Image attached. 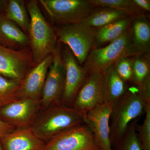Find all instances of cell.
Segmentation results:
<instances>
[{
  "label": "cell",
  "mask_w": 150,
  "mask_h": 150,
  "mask_svg": "<svg viewBox=\"0 0 150 150\" xmlns=\"http://www.w3.org/2000/svg\"><path fill=\"white\" fill-rule=\"evenodd\" d=\"M21 82L0 75V108L16 100V93Z\"/></svg>",
  "instance_id": "obj_24"
},
{
  "label": "cell",
  "mask_w": 150,
  "mask_h": 150,
  "mask_svg": "<svg viewBox=\"0 0 150 150\" xmlns=\"http://www.w3.org/2000/svg\"><path fill=\"white\" fill-rule=\"evenodd\" d=\"M16 129L13 126L0 121V139Z\"/></svg>",
  "instance_id": "obj_29"
},
{
  "label": "cell",
  "mask_w": 150,
  "mask_h": 150,
  "mask_svg": "<svg viewBox=\"0 0 150 150\" xmlns=\"http://www.w3.org/2000/svg\"><path fill=\"white\" fill-rule=\"evenodd\" d=\"M54 29L58 42L68 46L83 65L94 46L96 28L79 22L55 25Z\"/></svg>",
  "instance_id": "obj_4"
},
{
  "label": "cell",
  "mask_w": 150,
  "mask_h": 150,
  "mask_svg": "<svg viewBox=\"0 0 150 150\" xmlns=\"http://www.w3.org/2000/svg\"><path fill=\"white\" fill-rule=\"evenodd\" d=\"M99 148L91 129L83 124L57 134L46 143L43 150H96Z\"/></svg>",
  "instance_id": "obj_8"
},
{
  "label": "cell",
  "mask_w": 150,
  "mask_h": 150,
  "mask_svg": "<svg viewBox=\"0 0 150 150\" xmlns=\"http://www.w3.org/2000/svg\"><path fill=\"white\" fill-rule=\"evenodd\" d=\"M131 16L127 13L106 7H96L88 16L81 22L97 28Z\"/></svg>",
  "instance_id": "obj_19"
},
{
  "label": "cell",
  "mask_w": 150,
  "mask_h": 150,
  "mask_svg": "<svg viewBox=\"0 0 150 150\" xmlns=\"http://www.w3.org/2000/svg\"><path fill=\"white\" fill-rule=\"evenodd\" d=\"M40 109V100H17L0 108V121L16 129L30 128Z\"/></svg>",
  "instance_id": "obj_10"
},
{
  "label": "cell",
  "mask_w": 150,
  "mask_h": 150,
  "mask_svg": "<svg viewBox=\"0 0 150 150\" xmlns=\"http://www.w3.org/2000/svg\"><path fill=\"white\" fill-rule=\"evenodd\" d=\"M132 1L141 10L150 11V0H132Z\"/></svg>",
  "instance_id": "obj_28"
},
{
  "label": "cell",
  "mask_w": 150,
  "mask_h": 150,
  "mask_svg": "<svg viewBox=\"0 0 150 150\" xmlns=\"http://www.w3.org/2000/svg\"><path fill=\"white\" fill-rule=\"evenodd\" d=\"M8 0H0V15H4Z\"/></svg>",
  "instance_id": "obj_30"
},
{
  "label": "cell",
  "mask_w": 150,
  "mask_h": 150,
  "mask_svg": "<svg viewBox=\"0 0 150 150\" xmlns=\"http://www.w3.org/2000/svg\"><path fill=\"white\" fill-rule=\"evenodd\" d=\"M53 59L52 54L30 70L17 91L16 100L31 99L40 101L46 76Z\"/></svg>",
  "instance_id": "obj_13"
},
{
  "label": "cell",
  "mask_w": 150,
  "mask_h": 150,
  "mask_svg": "<svg viewBox=\"0 0 150 150\" xmlns=\"http://www.w3.org/2000/svg\"><path fill=\"white\" fill-rule=\"evenodd\" d=\"M103 75L104 103L112 106L126 93L128 84L118 76L113 65L105 70Z\"/></svg>",
  "instance_id": "obj_18"
},
{
  "label": "cell",
  "mask_w": 150,
  "mask_h": 150,
  "mask_svg": "<svg viewBox=\"0 0 150 150\" xmlns=\"http://www.w3.org/2000/svg\"><path fill=\"white\" fill-rule=\"evenodd\" d=\"M145 104L136 87L126 93L112 106L110 118V139L112 149L118 144L127 127L144 112Z\"/></svg>",
  "instance_id": "obj_3"
},
{
  "label": "cell",
  "mask_w": 150,
  "mask_h": 150,
  "mask_svg": "<svg viewBox=\"0 0 150 150\" xmlns=\"http://www.w3.org/2000/svg\"><path fill=\"white\" fill-rule=\"evenodd\" d=\"M55 25L81 22L96 7L90 0H40Z\"/></svg>",
  "instance_id": "obj_5"
},
{
  "label": "cell",
  "mask_w": 150,
  "mask_h": 150,
  "mask_svg": "<svg viewBox=\"0 0 150 150\" xmlns=\"http://www.w3.org/2000/svg\"><path fill=\"white\" fill-rule=\"evenodd\" d=\"M62 43L58 42L53 53L40 101V110L61 103L64 88L65 70L61 54Z\"/></svg>",
  "instance_id": "obj_7"
},
{
  "label": "cell",
  "mask_w": 150,
  "mask_h": 150,
  "mask_svg": "<svg viewBox=\"0 0 150 150\" xmlns=\"http://www.w3.org/2000/svg\"><path fill=\"white\" fill-rule=\"evenodd\" d=\"M3 150H43L46 143L30 128L16 129L0 139Z\"/></svg>",
  "instance_id": "obj_15"
},
{
  "label": "cell",
  "mask_w": 150,
  "mask_h": 150,
  "mask_svg": "<svg viewBox=\"0 0 150 150\" xmlns=\"http://www.w3.org/2000/svg\"><path fill=\"white\" fill-rule=\"evenodd\" d=\"M86 113L57 103L39 110L30 128L38 138L47 143L64 130L85 124Z\"/></svg>",
  "instance_id": "obj_1"
},
{
  "label": "cell",
  "mask_w": 150,
  "mask_h": 150,
  "mask_svg": "<svg viewBox=\"0 0 150 150\" xmlns=\"http://www.w3.org/2000/svg\"><path fill=\"white\" fill-rule=\"evenodd\" d=\"M4 16L17 25L28 35L30 18L24 1L8 0Z\"/></svg>",
  "instance_id": "obj_21"
},
{
  "label": "cell",
  "mask_w": 150,
  "mask_h": 150,
  "mask_svg": "<svg viewBox=\"0 0 150 150\" xmlns=\"http://www.w3.org/2000/svg\"><path fill=\"white\" fill-rule=\"evenodd\" d=\"M96 7H106L123 11L131 16L143 13L132 0H90Z\"/></svg>",
  "instance_id": "obj_25"
},
{
  "label": "cell",
  "mask_w": 150,
  "mask_h": 150,
  "mask_svg": "<svg viewBox=\"0 0 150 150\" xmlns=\"http://www.w3.org/2000/svg\"><path fill=\"white\" fill-rule=\"evenodd\" d=\"M140 118H136L129 123L123 137L112 150H143L136 129Z\"/></svg>",
  "instance_id": "obj_23"
},
{
  "label": "cell",
  "mask_w": 150,
  "mask_h": 150,
  "mask_svg": "<svg viewBox=\"0 0 150 150\" xmlns=\"http://www.w3.org/2000/svg\"><path fill=\"white\" fill-rule=\"evenodd\" d=\"M135 16L129 17L97 28L93 48H100L120 37L129 29Z\"/></svg>",
  "instance_id": "obj_20"
},
{
  "label": "cell",
  "mask_w": 150,
  "mask_h": 150,
  "mask_svg": "<svg viewBox=\"0 0 150 150\" xmlns=\"http://www.w3.org/2000/svg\"><path fill=\"white\" fill-rule=\"evenodd\" d=\"M26 6L30 18L28 36L34 67L53 54L58 39L54 28L40 11L38 1H30Z\"/></svg>",
  "instance_id": "obj_2"
},
{
  "label": "cell",
  "mask_w": 150,
  "mask_h": 150,
  "mask_svg": "<svg viewBox=\"0 0 150 150\" xmlns=\"http://www.w3.org/2000/svg\"><path fill=\"white\" fill-rule=\"evenodd\" d=\"M130 26L126 32L116 40L104 47L93 48L83 65L89 71L103 73L118 60L125 57H132L130 44Z\"/></svg>",
  "instance_id": "obj_6"
},
{
  "label": "cell",
  "mask_w": 150,
  "mask_h": 150,
  "mask_svg": "<svg viewBox=\"0 0 150 150\" xmlns=\"http://www.w3.org/2000/svg\"><path fill=\"white\" fill-rule=\"evenodd\" d=\"M96 150H103L101 149H100V148H99V149H96Z\"/></svg>",
  "instance_id": "obj_32"
},
{
  "label": "cell",
  "mask_w": 150,
  "mask_h": 150,
  "mask_svg": "<svg viewBox=\"0 0 150 150\" xmlns=\"http://www.w3.org/2000/svg\"><path fill=\"white\" fill-rule=\"evenodd\" d=\"M113 65L118 76L126 83H131L133 73L132 57H123L115 62Z\"/></svg>",
  "instance_id": "obj_27"
},
{
  "label": "cell",
  "mask_w": 150,
  "mask_h": 150,
  "mask_svg": "<svg viewBox=\"0 0 150 150\" xmlns=\"http://www.w3.org/2000/svg\"><path fill=\"white\" fill-rule=\"evenodd\" d=\"M0 45L16 51L30 47L28 35L4 15H0Z\"/></svg>",
  "instance_id": "obj_17"
},
{
  "label": "cell",
  "mask_w": 150,
  "mask_h": 150,
  "mask_svg": "<svg viewBox=\"0 0 150 150\" xmlns=\"http://www.w3.org/2000/svg\"><path fill=\"white\" fill-rule=\"evenodd\" d=\"M0 150H3L2 148L1 145V143H0Z\"/></svg>",
  "instance_id": "obj_31"
},
{
  "label": "cell",
  "mask_w": 150,
  "mask_h": 150,
  "mask_svg": "<svg viewBox=\"0 0 150 150\" xmlns=\"http://www.w3.org/2000/svg\"><path fill=\"white\" fill-rule=\"evenodd\" d=\"M132 56L150 53V24L144 13L135 16L130 25Z\"/></svg>",
  "instance_id": "obj_16"
},
{
  "label": "cell",
  "mask_w": 150,
  "mask_h": 150,
  "mask_svg": "<svg viewBox=\"0 0 150 150\" xmlns=\"http://www.w3.org/2000/svg\"><path fill=\"white\" fill-rule=\"evenodd\" d=\"M112 106L103 103L86 113L85 124L88 126L97 144L103 150H113L110 139V118Z\"/></svg>",
  "instance_id": "obj_14"
},
{
  "label": "cell",
  "mask_w": 150,
  "mask_h": 150,
  "mask_svg": "<svg viewBox=\"0 0 150 150\" xmlns=\"http://www.w3.org/2000/svg\"><path fill=\"white\" fill-rule=\"evenodd\" d=\"M61 54L65 70V86L61 103L71 107L89 70L84 65L80 64L72 51L67 45L62 47Z\"/></svg>",
  "instance_id": "obj_9"
},
{
  "label": "cell",
  "mask_w": 150,
  "mask_h": 150,
  "mask_svg": "<svg viewBox=\"0 0 150 150\" xmlns=\"http://www.w3.org/2000/svg\"><path fill=\"white\" fill-rule=\"evenodd\" d=\"M104 103L103 73L89 71L71 107L86 112Z\"/></svg>",
  "instance_id": "obj_12"
},
{
  "label": "cell",
  "mask_w": 150,
  "mask_h": 150,
  "mask_svg": "<svg viewBox=\"0 0 150 150\" xmlns=\"http://www.w3.org/2000/svg\"><path fill=\"white\" fill-rule=\"evenodd\" d=\"M33 67L30 47L16 51L0 45V75L22 81Z\"/></svg>",
  "instance_id": "obj_11"
},
{
  "label": "cell",
  "mask_w": 150,
  "mask_h": 150,
  "mask_svg": "<svg viewBox=\"0 0 150 150\" xmlns=\"http://www.w3.org/2000/svg\"><path fill=\"white\" fill-rule=\"evenodd\" d=\"M132 57L133 73L131 83L137 88L150 79V53Z\"/></svg>",
  "instance_id": "obj_22"
},
{
  "label": "cell",
  "mask_w": 150,
  "mask_h": 150,
  "mask_svg": "<svg viewBox=\"0 0 150 150\" xmlns=\"http://www.w3.org/2000/svg\"><path fill=\"white\" fill-rule=\"evenodd\" d=\"M145 117L142 124L137 123L136 131L143 150H150V104L145 106Z\"/></svg>",
  "instance_id": "obj_26"
}]
</instances>
